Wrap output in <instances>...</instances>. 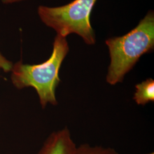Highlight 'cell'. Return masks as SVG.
Returning a JSON list of instances; mask_svg holds the SVG:
<instances>
[{
    "label": "cell",
    "mask_w": 154,
    "mask_h": 154,
    "mask_svg": "<svg viewBox=\"0 0 154 154\" xmlns=\"http://www.w3.org/2000/svg\"><path fill=\"white\" fill-rule=\"evenodd\" d=\"M110 63L106 81L111 85L123 82L140 58L154 49V13L150 11L130 32L106 41Z\"/></svg>",
    "instance_id": "cell-1"
},
{
    "label": "cell",
    "mask_w": 154,
    "mask_h": 154,
    "mask_svg": "<svg viewBox=\"0 0 154 154\" xmlns=\"http://www.w3.org/2000/svg\"><path fill=\"white\" fill-rule=\"evenodd\" d=\"M69 51L66 37L57 35L52 54L48 60L38 65L25 64L21 61L13 65L11 71L13 84L18 89L34 88L42 108L48 103L57 105L55 91L61 82L59 72Z\"/></svg>",
    "instance_id": "cell-2"
},
{
    "label": "cell",
    "mask_w": 154,
    "mask_h": 154,
    "mask_svg": "<svg viewBox=\"0 0 154 154\" xmlns=\"http://www.w3.org/2000/svg\"><path fill=\"white\" fill-rule=\"evenodd\" d=\"M97 1L74 0L59 7L39 6L38 14L42 22L54 29L57 35L66 37L70 34H76L86 44L93 45L96 38L90 16Z\"/></svg>",
    "instance_id": "cell-3"
},
{
    "label": "cell",
    "mask_w": 154,
    "mask_h": 154,
    "mask_svg": "<svg viewBox=\"0 0 154 154\" xmlns=\"http://www.w3.org/2000/svg\"><path fill=\"white\" fill-rule=\"evenodd\" d=\"M76 144L67 128L51 133L37 154H75Z\"/></svg>",
    "instance_id": "cell-4"
},
{
    "label": "cell",
    "mask_w": 154,
    "mask_h": 154,
    "mask_svg": "<svg viewBox=\"0 0 154 154\" xmlns=\"http://www.w3.org/2000/svg\"><path fill=\"white\" fill-rule=\"evenodd\" d=\"M136 91L133 99L138 105H144L154 101V81L148 78L135 85Z\"/></svg>",
    "instance_id": "cell-5"
},
{
    "label": "cell",
    "mask_w": 154,
    "mask_h": 154,
    "mask_svg": "<svg viewBox=\"0 0 154 154\" xmlns=\"http://www.w3.org/2000/svg\"><path fill=\"white\" fill-rule=\"evenodd\" d=\"M75 154H119L116 149L111 147L101 146H91L84 143L77 147Z\"/></svg>",
    "instance_id": "cell-6"
},
{
    "label": "cell",
    "mask_w": 154,
    "mask_h": 154,
    "mask_svg": "<svg viewBox=\"0 0 154 154\" xmlns=\"http://www.w3.org/2000/svg\"><path fill=\"white\" fill-rule=\"evenodd\" d=\"M13 63L8 60L5 57L0 53V69H2L5 72H11L13 68Z\"/></svg>",
    "instance_id": "cell-7"
},
{
    "label": "cell",
    "mask_w": 154,
    "mask_h": 154,
    "mask_svg": "<svg viewBox=\"0 0 154 154\" xmlns=\"http://www.w3.org/2000/svg\"><path fill=\"white\" fill-rule=\"evenodd\" d=\"M2 1L5 4H11V3L20 2V1H25V0H2Z\"/></svg>",
    "instance_id": "cell-8"
},
{
    "label": "cell",
    "mask_w": 154,
    "mask_h": 154,
    "mask_svg": "<svg viewBox=\"0 0 154 154\" xmlns=\"http://www.w3.org/2000/svg\"><path fill=\"white\" fill-rule=\"evenodd\" d=\"M154 154V152H150V153H149V154Z\"/></svg>",
    "instance_id": "cell-9"
}]
</instances>
